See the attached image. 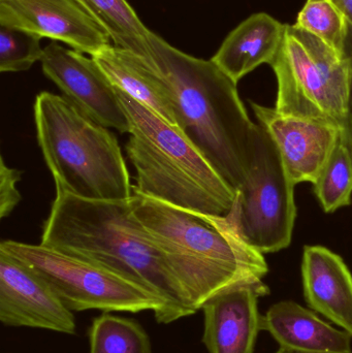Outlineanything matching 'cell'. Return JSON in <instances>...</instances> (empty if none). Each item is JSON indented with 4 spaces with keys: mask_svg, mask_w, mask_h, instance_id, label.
I'll return each instance as SVG.
<instances>
[{
    "mask_svg": "<svg viewBox=\"0 0 352 353\" xmlns=\"http://www.w3.org/2000/svg\"><path fill=\"white\" fill-rule=\"evenodd\" d=\"M314 193L326 213H333L351 203L352 161L342 140L313 184Z\"/></svg>",
    "mask_w": 352,
    "mask_h": 353,
    "instance_id": "cell-21",
    "label": "cell"
},
{
    "mask_svg": "<svg viewBox=\"0 0 352 353\" xmlns=\"http://www.w3.org/2000/svg\"><path fill=\"white\" fill-rule=\"evenodd\" d=\"M130 121L126 152L136 169L134 191L161 201L227 216L237 191L177 128L116 88Z\"/></svg>",
    "mask_w": 352,
    "mask_h": 353,
    "instance_id": "cell-4",
    "label": "cell"
},
{
    "mask_svg": "<svg viewBox=\"0 0 352 353\" xmlns=\"http://www.w3.org/2000/svg\"><path fill=\"white\" fill-rule=\"evenodd\" d=\"M37 138L56 188L92 201L134 196L121 148L109 128L63 95L43 91L34 101Z\"/></svg>",
    "mask_w": 352,
    "mask_h": 353,
    "instance_id": "cell-5",
    "label": "cell"
},
{
    "mask_svg": "<svg viewBox=\"0 0 352 353\" xmlns=\"http://www.w3.org/2000/svg\"><path fill=\"white\" fill-rule=\"evenodd\" d=\"M0 321L74 335L76 317L37 273L0 251Z\"/></svg>",
    "mask_w": 352,
    "mask_h": 353,
    "instance_id": "cell-10",
    "label": "cell"
},
{
    "mask_svg": "<svg viewBox=\"0 0 352 353\" xmlns=\"http://www.w3.org/2000/svg\"><path fill=\"white\" fill-rule=\"evenodd\" d=\"M275 353H297V352H287V350H280V348H279V350H277V352Z\"/></svg>",
    "mask_w": 352,
    "mask_h": 353,
    "instance_id": "cell-26",
    "label": "cell"
},
{
    "mask_svg": "<svg viewBox=\"0 0 352 353\" xmlns=\"http://www.w3.org/2000/svg\"><path fill=\"white\" fill-rule=\"evenodd\" d=\"M105 32L116 47L152 64L150 37L147 28L126 0H74Z\"/></svg>",
    "mask_w": 352,
    "mask_h": 353,
    "instance_id": "cell-18",
    "label": "cell"
},
{
    "mask_svg": "<svg viewBox=\"0 0 352 353\" xmlns=\"http://www.w3.org/2000/svg\"><path fill=\"white\" fill-rule=\"evenodd\" d=\"M41 70L70 103L101 125L130 132L115 87L92 57L52 41L43 48Z\"/></svg>",
    "mask_w": 352,
    "mask_h": 353,
    "instance_id": "cell-9",
    "label": "cell"
},
{
    "mask_svg": "<svg viewBox=\"0 0 352 353\" xmlns=\"http://www.w3.org/2000/svg\"><path fill=\"white\" fill-rule=\"evenodd\" d=\"M341 140L346 147L352 161V80L351 92H349V105H347L346 116L341 128Z\"/></svg>",
    "mask_w": 352,
    "mask_h": 353,
    "instance_id": "cell-24",
    "label": "cell"
},
{
    "mask_svg": "<svg viewBox=\"0 0 352 353\" xmlns=\"http://www.w3.org/2000/svg\"><path fill=\"white\" fill-rule=\"evenodd\" d=\"M22 171L6 165L3 157L0 159V218L8 217L20 203L22 196L17 184L22 178Z\"/></svg>",
    "mask_w": 352,
    "mask_h": 353,
    "instance_id": "cell-23",
    "label": "cell"
},
{
    "mask_svg": "<svg viewBox=\"0 0 352 353\" xmlns=\"http://www.w3.org/2000/svg\"><path fill=\"white\" fill-rule=\"evenodd\" d=\"M285 30L287 24L266 12L252 14L227 35L212 60L238 83L262 64L272 65Z\"/></svg>",
    "mask_w": 352,
    "mask_h": 353,
    "instance_id": "cell-16",
    "label": "cell"
},
{
    "mask_svg": "<svg viewBox=\"0 0 352 353\" xmlns=\"http://www.w3.org/2000/svg\"><path fill=\"white\" fill-rule=\"evenodd\" d=\"M0 251L14 257L45 280L72 312L138 313L151 310L163 323L165 304L150 290L96 263L45 245L3 241Z\"/></svg>",
    "mask_w": 352,
    "mask_h": 353,
    "instance_id": "cell-7",
    "label": "cell"
},
{
    "mask_svg": "<svg viewBox=\"0 0 352 353\" xmlns=\"http://www.w3.org/2000/svg\"><path fill=\"white\" fill-rule=\"evenodd\" d=\"M295 186L270 134L256 124L253 159L233 212L243 238L262 254L291 245L297 218Z\"/></svg>",
    "mask_w": 352,
    "mask_h": 353,
    "instance_id": "cell-8",
    "label": "cell"
},
{
    "mask_svg": "<svg viewBox=\"0 0 352 353\" xmlns=\"http://www.w3.org/2000/svg\"><path fill=\"white\" fill-rule=\"evenodd\" d=\"M335 1L341 6L343 12L346 14L347 19H349V26H351V35H352V0H335ZM346 53L349 58H351L352 65V45L349 43H347Z\"/></svg>",
    "mask_w": 352,
    "mask_h": 353,
    "instance_id": "cell-25",
    "label": "cell"
},
{
    "mask_svg": "<svg viewBox=\"0 0 352 353\" xmlns=\"http://www.w3.org/2000/svg\"><path fill=\"white\" fill-rule=\"evenodd\" d=\"M293 25L318 37L339 55H347L351 26L346 14L335 0H307Z\"/></svg>",
    "mask_w": 352,
    "mask_h": 353,
    "instance_id": "cell-20",
    "label": "cell"
},
{
    "mask_svg": "<svg viewBox=\"0 0 352 353\" xmlns=\"http://www.w3.org/2000/svg\"><path fill=\"white\" fill-rule=\"evenodd\" d=\"M134 193V215L196 311L227 290L264 283L265 254L243 238L233 210L213 215Z\"/></svg>",
    "mask_w": 352,
    "mask_h": 353,
    "instance_id": "cell-3",
    "label": "cell"
},
{
    "mask_svg": "<svg viewBox=\"0 0 352 353\" xmlns=\"http://www.w3.org/2000/svg\"><path fill=\"white\" fill-rule=\"evenodd\" d=\"M114 87L154 112L171 125L175 115L153 72L134 54L110 45L92 56Z\"/></svg>",
    "mask_w": 352,
    "mask_h": 353,
    "instance_id": "cell-17",
    "label": "cell"
},
{
    "mask_svg": "<svg viewBox=\"0 0 352 353\" xmlns=\"http://www.w3.org/2000/svg\"><path fill=\"white\" fill-rule=\"evenodd\" d=\"M276 105L282 115L328 122L342 128L352 80L351 60L318 37L287 25L279 55L272 63Z\"/></svg>",
    "mask_w": 352,
    "mask_h": 353,
    "instance_id": "cell-6",
    "label": "cell"
},
{
    "mask_svg": "<svg viewBox=\"0 0 352 353\" xmlns=\"http://www.w3.org/2000/svg\"><path fill=\"white\" fill-rule=\"evenodd\" d=\"M41 39L23 29L0 24V72H25L41 61L43 55Z\"/></svg>",
    "mask_w": 352,
    "mask_h": 353,
    "instance_id": "cell-22",
    "label": "cell"
},
{
    "mask_svg": "<svg viewBox=\"0 0 352 353\" xmlns=\"http://www.w3.org/2000/svg\"><path fill=\"white\" fill-rule=\"evenodd\" d=\"M134 196L92 201L56 188L41 244L96 263L150 290L165 304L163 325L196 314L165 257L134 215Z\"/></svg>",
    "mask_w": 352,
    "mask_h": 353,
    "instance_id": "cell-1",
    "label": "cell"
},
{
    "mask_svg": "<svg viewBox=\"0 0 352 353\" xmlns=\"http://www.w3.org/2000/svg\"><path fill=\"white\" fill-rule=\"evenodd\" d=\"M89 353H152L150 338L136 319L103 312L88 330Z\"/></svg>",
    "mask_w": 352,
    "mask_h": 353,
    "instance_id": "cell-19",
    "label": "cell"
},
{
    "mask_svg": "<svg viewBox=\"0 0 352 353\" xmlns=\"http://www.w3.org/2000/svg\"><path fill=\"white\" fill-rule=\"evenodd\" d=\"M153 72L165 92L177 128L236 191L247 178L256 123L240 99L238 83L212 59L188 55L152 32Z\"/></svg>",
    "mask_w": 352,
    "mask_h": 353,
    "instance_id": "cell-2",
    "label": "cell"
},
{
    "mask_svg": "<svg viewBox=\"0 0 352 353\" xmlns=\"http://www.w3.org/2000/svg\"><path fill=\"white\" fill-rule=\"evenodd\" d=\"M0 24L65 43L91 57L112 45L107 33L74 0H0Z\"/></svg>",
    "mask_w": 352,
    "mask_h": 353,
    "instance_id": "cell-12",
    "label": "cell"
},
{
    "mask_svg": "<svg viewBox=\"0 0 352 353\" xmlns=\"http://www.w3.org/2000/svg\"><path fill=\"white\" fill-rule=\"evenodd\" d=\"M270 294L266 283L240 286L211 299L204 313L203 343L209 353H254L262 315L258 300Z\"/></svg>",
    "mask_w": 352,
    "mask_h": 353,
    "instance_id": "cell-13",
    "label": "cell"
},
{
    "mask_svg": "<svg viewBox=\"0 0 352 353\" xmlns=\"http://www.w3.org/2000/svg\"><path fill=\"white\" fill-rule=\"evenodd\" d=\"M250 105L258 124L276 145L291 182L314 184L338 144L340 128L320 120L282 115L258 103Z\"/></svg>",
    "mask_w": 352,
    "mask_h": 353,
    "instance_id": "cell-11",
    "label": "cell"
},
{
    "mask_svg": "<svg viewBox=\"0 0 352 353\" xmlns=\"http://www.w3.org/2000/svg\"><path fill=\"white\" fill-rule=\"evenodd\" d=\"M302 278L308 307L352 336V274L342 257L326 247H304Z\"/></svg>",
    "mask_w": 352,
    "mask_h": 353,
    "instance_id": "cell-14",
    "label": "cell"
},
{
    "mask_svg": "<svg viewBox=\"0 0 352 353\" xmlns=\"http://www.w3.org/2000/svg\"><path fill=\"white\" fill-rule=\"evenodd\" d=\"M268 332L280 350L297 353H352V336L322 321L316 312L293 301L272 305L262 315Z\"/></svg>",
    "mask_w": 352,
    "mask_h": 353,
    "instance_id": "cell-15",
    "label": "cell"
}]
</instances>
